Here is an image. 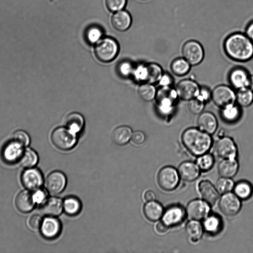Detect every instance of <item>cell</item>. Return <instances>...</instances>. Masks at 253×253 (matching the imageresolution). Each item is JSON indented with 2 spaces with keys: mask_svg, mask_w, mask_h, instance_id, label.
<instances>
[{
  "mask_svg": "<svg viewBox=\"0 0 253 253\" xmlns=\"http://www.w3.org/2000/svg\"><path fill=\"white\" fill-rule=\"evenodd\" d=\"M236 102L240 107H247L253 103V90L249 87L237 90Z\"/></svg>",
  "mask_w": 253,
  "mask_h": 253,
  "instance_id": "836d02e7",
  "label": "cell"
},
{
  "mask_svg": "<svg viewBox=\"0 0 253 253\" xmlns=\"http://www.w3.org/2000/svg\"><path fill=\"white\" fill-rule=\"evenodd\" d=\"M215 152L223 159H236L237 148L233 140L228 136H223L216 141Z\"/></svg>",
  "mask_w": 253,
  "mask_h": 253,
  "instance_id": "8fae6325",
  "label": "cell"
},
{
  "mask_svg": "<svg viewBox=\"0 0 253 253\" xmlns=\"http://www.w3.org/2000/svg\"><path fill=\"white\" fill-rule=\"evenodd\" d=\"M156 97L160 112L166 116L172 114L175 102L179 98L175 89L171 86H161L157 92Z\"/></svg>",
  "mask_w": 253,
  "mask_h": 253,
  "instance_id": "3957f363",
  "label": "cell"
},
{
  "mask_svg": "<svg viewBox=\"0 0 253 253\" xmlns=\"http://www.w3.org/2000/svg\"><path fill=\"white\" fill-rule=\"evenodd\" d=\"M41 231L44 238L48 239L55 238L60 232V223L57 219L49 216L42 221Z\"/></svg>",
  "mask_w": 253,
  "mask_h": 253,
  "instance_id": "d6986e66",
  "label": "cell"
},
{
  "mask_svg": "<svg viewBox=\"0 0 253 253\" xmlns=\"http://www.w3.org/2000/svg\"><path fill=\"white\" fill-rule=\"evenodd\" d=\"M214 162V157L212 155L205 153L199 156L197 159L196 164L200 170L206 171L212 167Z\"/></svg>",
  "mask_w": 253,
  "mask_h": 253,
  "instance_id": "ab89813d",
  "label": "cell"
},
{
  "mask_svg": "<svg viewBox=\"0 0 253 253\" xmlns=\"http://www.w3.org/2000/svg\"><path fill=\"white\" fill-rule=\"evenodd\" d=\"M197 126L201 130L211 135L217 128V120L213 113L208 111L202 112L198 118Z\"/></svg>",
  "mask_w": 253,
  "mask_h": 253,
  "instance_id": "ac0fdd59",
  "label": "cell"
},
{
  "mask_svg": "<svg viewBox=\"0 0 253 253\" xmlns=\"http://www.w3.org/2000/svg\"><path fill=\"white\" fill-rule=\"evenodd\" d=\"M181 141L190 153L199 156L207 153L212 144L211 135L198 127L186 129L181 135Z\"/></svg>",
  "mask_w": 253,
  "mask_h": 253,
  "instance_id": "7a4b0ae2",
  "label": "cell"
},
{
  "mask_svg": "<svg viewBox=\"0 0 253 253\" xmlns=\"http://www.w3.org/2000/svg\"><path fill=\"white\" fill-rule=\"evenodd\" d=\"M63 208L65 212L71 215L78 214L81 208L80 201L75 197H68L63 202Z\"/></svg>",
  "mask_w": 253,
  "mask_h": 253,
  "instance_id": "f35d334b",
  "label": "cell"
},
{
  "mask_svg": "<svg viewBox=\"0 0 253 253\" xmlns=\"http://www.w3.org/2000/svg\"><path fill=\"white\" fill-rule=\"evenodd\" d=\"M234 194L240 199L246 200L251 197L253 188L251 184L246 181H241L234 187Z\"/></svg>",
  "mask_w": 253,
  "mask_h": 253,
  "instance_id": "e575fe53",
  "label": "cell"
},
{
  "mask_svg": "<svg viewBox=\"0 0 253 253\" xmlns=\"http://www.w3.org/2000/svg\"><path fill=\"white\" fill-rule=\"evenodd\" d=\"M161 86H171L173 79L168 73H164L159 81Z\"/></svg>",
  "mask_w": 253,
  "mask_h": 253,
  "instance_id": "c3c4849f",
  "label": "cell"
},
{
  "mask_svg": "<svg viewBox=\"0 0 253 253\" xmlns=\"http://www.w3.org/2000/svg\"><path fill=\"white\" fill-rule=\"evenodd\" d=\"M196 98L206 104L210 99H211V91L208 88L201 87L199 94Z\"/></svg>",
  "mask_w": 253,
  "mask_h": 253,
  "instance_id": "bcb514c9",
  "label": "cell"
},
{
  "mask_svg": "<svg viewBox=\"0 0 253 253\" xmlns=\"http://www.w3.org/2000/svg\"><path fill=\"white\" fill-rule=\"evenodd\" d=\"M24 146L11 140L5 144L2 151V156L5 162L12 164L19 161L24 151Z\"/></svg>",
  "mask_w": 253,
  "mask_h": 253,
  "instance_id": "e0dca14e",
  "label": "cell"
},
{
  "mask_svg": "<svg viewBox=\"0 0 253 253\" xmlns=\"http://www.w3.org/2000/svg\"><path fill=\"white\" fill-rule=\"evenodd\" d=\"M169 227L163 221L159 222L156 226V230L160 234H164L167 232Z\"/></svg>",
  "mask_w": 253,
  "mask_h": 253,
  "instance_id": "816d5d0a",
  "label": "cell"
},
{
  "mask_svg": "<svg viewBox=\"0 0 253 253\" xmlns=\"http://www.w3.org/2000/svg\"><path fill=\"white\" fill-rule=\"evenodd\" d=\"M223 48L231 59L245 62L253 57V42L241 32L229 34L223 42Z\"/></svg>",
  "mask_w": 253,
  "mask_h": 253,
  "instance_id": "6da1fadb",
  "label": "cell"
},
{
  "mask_svg": "<svg viewBox=\"0 0 253 253\" xmlns=\"http://www.w3.org/2000/svg\"><path fill=\"white\" fill-rule=\"evenodd\" d=\"M211 99L217 107L222 108L236 102V92L232 87L221 84L211 91Z\"/></svg>",
  "mask_w": 253,
  "mask_h": 253,
  "instance_id": "52a82bcc",
  "label": "cell"
},
{
  "mask_svg": "<svg viewBox=\"0 0 253 253\" xmlns=\"http://www.w3.org/2000/svg\"><path fill=\"white\" fill-rule=\"evenodd\" d=\"M52 144L61 150H69L73 148L77 142L76 133L67 127L55 128L51 134Z\"/></svg>",
  "mask_w": 253,
  "mask_h": 253,
  "instance_id": "5b68a950",
  "label": "cell"
},
{
  "mask_svg": "<svg viewBox=\"0 0 253 253\" xmlns=\"http://www.w3.org/2000/svg\"><path fill=\"white\" fill-rule=\"evenodd\" d=\"M157 90L153 85L145 83L140 85L138 89V94L140 97L146 101H150L156 96Z\"/></svg>",
  "mask_w": 253,
  "mask_h": 253,
  "instance_id": "74e56055",
  "label": "cell"
},
{
  "mask_svg": "<svg viewBox=\"0 0 253 253\" xmlns=\"http://www.w3.org/2000/svg\"><path fill=\"white\" fill-rule=\"evenodd\" d=\"M199 190L203 199L210 205H213L218 198V191L209 181H201L199 184Z\"/></svg>",
  "mask_w": 253,
  "mask_h": 253,
  "instance_id": "603a6c76",
  "label": "cell"
},
{
  "mask_svg": "<svg viewBox=\"0 0 253 253\" xmlns=\"http://www.w3.org/2000/svg\"><path fill=\"white\" fill-rule=\"evenodd\" d=\"M156 194L152 190H147L144 194V199L147 202L154 201L156 199Z\"/></svg>",
  "mask_w": 253,
  "mask_h": 253,
  "instance_id": "f5cc1de1",
  "label": "cell"
},
{
  "mask_svg": "<svg viewBox=\"0 0 253 253\" xmlns=\"http://www.w3.org/2000/svg\"><path fill=\"white\" fill-rule=\"evenodd\" d=\"M210 211V205L204 200L195 199L187 205L186 212L191 219L200 220L204 219Z\"/></svg>",
  "mask_w": 253,
  "mask_h": 253,
  "instance_id": "7c38bea8",
  "label": "cell"
},
{
  "mask_svg": "<svg viewBox=\"0 0 253 253\" xmlns=\"http://www.w3.org/2000/svg\"><path fill=\"white\" fill-rule=\"evenodd\" d=\"M164 74L161 67L156 63L147 65L141 70V79L146 83L154 84L159 82Z\"/></svg>",
  "mask_w": 253,
  "mask_h": 253,
  "instance_id": "ffe728a7",
  "label": "cell"
},
{
  "mask_svg": "<svg viewBox=\"0 0 253 253\" xmlns=\"http://www.w3.org/2000/svg\"><path fill=\"white\" fill-rule=\"evenodd\" d=\"M102 28L96 25L88 26L84 32V37L87 42L90 44H95L100 40L103 36Z\"/></svg>",
  "mask_w": 253,
  "mask_h": 253,
  "instance_id": "d590c367",
  "label": "cell"
},
{
  "mask_svg": "<svg viewBox=\"0 0 253 253\" xmlns=\"http://www.w3.org/2000/svg\"><path fill=\"white\" fill-rule=\"evenodd\" d=\"M94 50L95 56L98 60L107 63L116 57L119 51V45L113 38L104 37L95 43Z\"/></svg>",
  "mask_w": 253,
  "mask_h": 253,
  "instance_id": "277c9868",
  "label": "cell"
},
{
  "mask_svg": "<svg viewBox=\"0 0 253 253\" xmlns=\"http://www.w3.org/2000/svg\"><path fill=\"white\" fill-rule=\"evenodd\" d=\"M215 186L219 193L224 194L230 192L234 188V184L230 178L222 177L217 180Z\"/></svg>",
  "mask_w": 253,
  "mask_h": 253,
  "instance_id": "60d3db41",
  "label": "cell"
},
{
  "mask_svg": "<svg viewBox=\"0 0 253 253\" xmlns=\"http://www.w3.org/2000/svg\"><path fill=\"white\" fill-rule=\"evenodd\" d=\"M205 103L197 98H193L188 103V108L189 111L193 114H201L205 108Z\"/></svg>",
  "mask_w": 253,
  "mask_h": 253,
  "instance_id": "7bdbcfd3",
  "label": "cell"
},
{
  "mask_svg": "<svg viewBox=\"0 0 253 253\" xmlns=\"http://www.w3.org/2000/svg\"><path fill=\"white\" fill-rule=\"evenodd\" d=\"M63 208V203L61 199L56 197H51L42 205L41 212L48 216H56L59 215Z\"/></svg>",
  "mask_w": 253,
  "mask_h": 253,
  "instance_id": "44dd1931",
  "label": "cell"
},
{
  "mask_svg": "<svg viewBox=\"0 0 253 253\" xmlns=\"http://www.w3.org/2000/svg\"><path fill=\"white\" fill-rule=\"evenodd\" d=\"M200 88L196 82L188 79L179 81L175 88L178 98L188 101L197 97Z\"/></svg>",
  "mask_w": 253,
  "mask_h": 253,
  "instance_id": "9c48e42d",
  "label": "cell"
},
{
  "mask_svg": "<svg viewBox=\"0 0 253 253\" xmlns=\"http://www.w3.org/2000/svg\"><path fill=\"white\" fill-rule=\"evenodd\" d=\"M191 65L183 57L174 59L170 64V69L173 74L177 76H183L187 74Z\"/></svg>",
  "mask_w": 253,
  "mask_h": 253,
  "instance_id": "d6a6232c",
  "label": "cell"
},
{
  "mask_svg": "<svg viewBox=\"0 0 253 253\" xmlns=\"http://www.w3.org/2000/svg\"><path fill=\"white\" fill-rule=\"evenodd\" d=\"M21 181L27 189L35 191L39 189L42 184V174L37 169L29 168L22 173Z\"/></svg>",
  "mask_w": 253,
  "mask_h": 253,
  "instance_id": "5bb4252c",
  "label": "cell"
},
{
  "mask_svg": "<svg viewBox=\"0 0 253 253\" xmlns=\"http://www.w3.org/2000/svg\"><path fill=\"white\" fill-rule=\"evenodd\" d=\"M244 32L247 36L253 42V20L248 23Z\"/></svg>",
  "mask_w": 253,
  "mask_h": 253,
  "instance_id": "f907efd6",
  "label": "cell"
},
{
  "mask_svg": "<svg viewBox=\"0 0 253 253\" xmlns=\"http://www.w3.org/2000/svg\"><path fill=\"white\" fill-rule=\"evenodd\" d=\"M239 165L236 159H224L218 165V172L222 177L231 178L237 173Z\"/></svg>",
  "mask_w": 253,
  "mask_h": 253,
  "instance_id": "484cf974",
  "label": "cell"
},
{
  "mask_svg": "<svg viewBox=\"0 0 253 253\" xmlns=\"http://www.w3.org/2000/svg\"><path fill=\"white\" fill-rule=\"evenodd\" d=\"M38 161V156L36 152L33 149L27 148L19 160L20 165L26 168H31L35 166Z\"/></svg>",
  "mask_w": 253,
  "mask_h": 253,
  "instance_id": "8d00e7d4",
  "label": "cell"
},
{
  "mask_svg": "<svg viewBox=\"0 0 253 253\" xmlns=\"http://www.w3.org/2000/svg\"><path fill=\"white\" fill-rule=\"evenodd\" d=\"M250 76L246 69L235 67L230 71L228 79L232 87L238 90L249 87Z\"/></svg>",
  "mask_w": 253,
  "mask_h": 253,
  "instance_id": "9a60e30c",
  "label": "cell"
},
{
  "mask_svg": "<svg viewBox=\"0 0 253 253\" xmlns=\"http://www.w3.org/2000/svg\"><path fill=\"white\" fill-rule=\"evenodd\" d=\"M249 87L253 90V75L250 76Z\"/></svg>",
  "mask_w": 253,
  "mask_h": 253,
  "instance_id": "db71d44e",
  "label": "cell"
},
{
  "mask_svg": "<svg viewBox=\"0 0 253 253\" xmlns=\"http://www.w3.org/2000/svg\"><path fill=\"white\" fill-rule=\"evenodd\" d=\"M33 198L35 203H40L43 202L46 194L42 190L37 189L33 193Z\"/></svg>",
  "mask_w": 253,
  "mask_h": 253,
  "instance_id": "681fc988",
  "label": "cell"
},
{
  "mask_svg": "<svg viewBox=\"0 0 253 253\" xmlns=\"http://www.w3.org/2000/svg\"><path fill=\"white\" fill-rule=\"evenodd\" d=\"M164 211L162 205L154 201L148 202L143 208L145 217L152 221L159 219L163 216Z\"/></svg>",
  "mask_w": 253,
  "mask_h": 253,
  "instance_id": "4316f807",
  "label": "cell"
},
{
  "mask_svg": "<svg viewBox=\"0 0 253 253\" xmlns=\"http://www.w3.org/2000/svg\"><path fill=\"white\" fill-rule=\"evenodd\" d=\"M12 140L19 143L24 147L27 146L30 142V137L25 130L18 129L12 134Z\"/></svg>",
  "mask_w": 253,
  "mask_h": 253,
  "instance_id": "b9f144b4",
  "label": "cell"
},
{
  "mask_svg": "<svg viewBox=\"0 0 253 253\" xmlns=\"http://www.w3.org/2000/svg\"><path fill=\"white\" fill-rule=\"evenodd\" d=\"M127 0H105L107 9L111 12H115L123 10L125 7Z\"/></svg>",
  "mask_w": 253,
  "mask_h": 253,
  "instance_id": "ee69618b",
  "label": "cell"
},
{
  "mask_svg": "<svg viewBox=\"0 0 253 253\" xmlns=\"http://www.w3.org/2000/svg\"><path fill=\"white\" fill-rule=\"evenodd\" d=\"M131 129L127 126H122L116 128L113 131V141L119 145H123L129 141L132 135Z\"/></svg>",
  "mask_w": 253,
  "mask_h": 253,
  "instance_id": "f1b7e54d",
  "label": "cell"
},
{
  "mask_svg": "<svg viewBox=\"0 0 253 253\" xmlns=\"http://www.w3.org/2000/svg\"><path fill=\"white\" fill-rule=\"evenodd\" d=\"M241 107L237 104H232L221 108L220 116L226 122L233 123L237 122L241 116Z\"/></svg>",
  "mask_w": 253,
  "mask_h": 253,
  "instance_id": "83f0119b",
  "label": "cell"
},
{
  "mask_svg": "<svg viewBox=\"0 0 253 253\" xmlns=\"http://www.w3.org/2000/svg\"><path fill=\"white\" fill-rule=\"evenodd\" d=\"M131 139L134 144L140 145L144 142L145 135L144 133L141 131H136L132 133Z\"/></svg>",
  "mask_w": 253,
  "mask_h": 253,
  "instance_id": "7dc6e473",
  "label": "cell"
},
{
  "mask_svg": "<svg viewBox=\"0 0 253 253\" xmlns=\"http://www.w3.org/2000/svg\"><path fill=\"white\" fill-rule=\"evenodd\" d=\"M33 193L28 191H23L16 197L15 204L17 210L22 212H28L35 206Z\"/></svg>",
  "mask_w": 253,
  "mask_h": 253,
  "instance_id": "cb8c5ba5",
  "label": "cell"
},
{
  "mask_svg": "<svg viewBox=\"0 0 253 253\" xmlns=\"http://www.w3.org/2000/svg\"><path fill=\"white\" fill-rule=\"evenodd\" d=\"M185 215L186 211L181 206L172 205L164 211L162 221L169 227L176 226L183 221Z\"/></svg>",
  "mask_w": 253,
  "mask_h": 253,
  "instance_id": "4fadbf2b",
  "label": "cell"
},
{
  "mask_svg": "<svg viewBox=\"0 0 253 253\" xmlns=\"http://www.w3.org/2000/svg\"><path fill=\"white\" fill-rule=\"evenodd\" d=\"M158 183L163 190L172 191L178 185L179 175L178 171L173 167L167 166L163 168L157 176Z\"/></svg>",
  "mask_w": 253,
  "mask_h": 253,
  "instance_id": "ba28073f",
  "label": "cell"
},
{
  "mask_svg": "<svg viewBox=\"0 0 253 253\" xmlns=\"http://www.w3.org/2000/svg\"><path fill=\"white\" fill-rule=\"evenodd\" d=\"M84 123L83 116L77 112L70 113L65 119L66 127L76 133L82 129Z\"/></svg>",
  "mask_w": 253,
  "mask_h": 253,
  "instance_id": "1f68e13d",
  "label": "cell"
},
{
  "mask_svg": "<svg viewBox=\"0 0 253 253\" xmlns=\"http://www.w3.org/2000/svg\"><path fill=\"white\" fill-rule=\"evenodd\" d=\"M200 169L197 164L191 162H184L179 166L178 172L180 177L184 180L192 181L200 175Z\"/></svg>",
  "mask_w": 253,
  "mask_h": 253,
  "instance_id": "d4e9b609",
  "label": "cell"
},
{
  "mask_svg": "<svg viewBox=\"0 0 253 253\" xmlns=\"http://www.w3.org/2000/svg\"><path fill=\"white\" fill-rule=\"evenodd\" d=\"M130 14L126 10H121L115 12L112 16L111 23L117 30L123 32L127 30L131 24Z\"/></svg>",
  "mask_w": 253,
  "mask_h": 253,
  "instance_id": "7402d4cb",
  "label": "cell"
},
{
  "mask_svg": "<svg viewBox=\"0 0 253 253\" xmlns=\"http://www.w3.org/2000/svg\"><path fill=\"white\" fill-rule=\"evenodd\" d=\"M219 207L225 215L233 216L236 214L241 207L240 199L230 192L223 194L219 200Z\"/></svg>",
  "mask_w": 253,
  "mask_h": 253,
  "instance_id": "30bf717a",
  "label": "cell"
},
{
  "mask_svg": "<svg viewBox=\"0 0 253 253\" xmlns=\"http://www.w3.org/2000/svg\"><path fill=\"white\" fill-rule=\"evenodd\" d=\"M183 57L191 66L199 64L203 60L205 52L202 44L195 40H189L185 42L181 49Z\"/></svg>",
  "mask_w": 253,
  "mask_h": 253,
  "instance_id": "8992f818",
  "label": "cell"
},
{
  "mask_svg": "<svg viewBox=\"0 0 253 253\" xmlns=\"http://www.w3.org/2000/svg\"><path fill=\"white\" fill-rule=\"evenodd\" d=\"M42 220L38 214L32 215L28 220V224L29 228L32 230H37L41 226Z\"/></svg>",
  "mask_w": 253,
  "mask_h": 253,
  "instance_id": "f6af8a7d",
  "label": "cell"
},
{
  "mask_svg": "<svg viewBox=\"0 0 253 253\" xmlns=\"http://www.w3.org/2000/svg\"><path fill=\"white\" fill-rule=\"evenodd\" d=\"M66 178L65 175L60 171L51 172L47 177L45 186L47 191L52 194H58L65 188Z\"/></svg>",
  "mask_w": 253,
  "mask_h": 253,
  "instance_id": "2e32d148",
  "label": "cell"
},
{
  "mask_svg": "<svg viewBox=\"0 0 253 253\" xmlns=\"http://www.w3.org/2000/svg\"><path fill=\"white\" fill-rule=\"evenodd\" d=\"M203 228L210 234H215L218 233L222 228V221L217 215H208L203 222Z\"/></svg>",
  "mask_w": 253,
  "mask_h": 253,
  "instance_id": "4dcf8cb0",
  "label": "cell"
},
{
  "mask_svg": "<svg viewBox=\"0 0 253 253\" xmlns=\"http://www.w3.org/2000/svg\"><path fill=\"white\" fill-rule=\"evenodd\" d=\"M203 226L198 220L192 219L189 221L185 227V233L187 237L193 242L199 241L203 233Z\"/></svg>",
  "mask_w": 253,
  "mask_h": 253,
  "instance_id": "f546056e",
  "label": "cell"
}]
</instances>
